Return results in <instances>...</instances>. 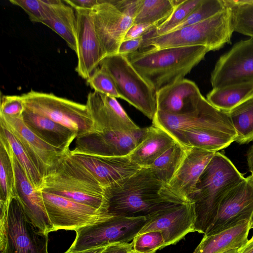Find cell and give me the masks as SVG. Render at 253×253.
<instances>
[{"mask_svg":"<svg viewBox=\"0 0 253 253\" xmlns=\"http://www.w3.org/2000/svg\"><path fill=\"white\" fill-rule=\"evenodd\" d=\"M86 81L95 91L116 98H121L112 77L101 67L96 68Z\"/></svg>","mask_w":253,"mask_h":253,"instance_id":"f35d334b","label":"cell"},{"mask_svg":"<svg viewBox=\"0 0 253 253\" xmlns=\"http://www.w3.org/2000/svg\"><path fill=\"white\" fill-rule=\"evenodd\" d=\"M203 96L193 81L182 79L156 91L157 111L182 115L194 111Z\"/></svg>","mask_w":253,"mask_h":253,"instance_id":"7402d4cb","label":"cell"},{"mask_svg":"<svg viewBox=\"0 0 253 253\" xmlns=\"http://www.w3.org/2000/svg\"><path fill=\"white\" fill-rule=\"evenodd\" d=\"M253 213V177L231 189L222 199L216 216L205 235H211L251 219Z\"/></svg>","mask_w":253,"mask_h":253,"instance_id":"2e32d148","label":"cell"},{"mask_svg":"<svg viewBox=\"0 0 253 253\" xmlns=\"http://www.w3.org/2000/svg\"><path fill=\"white\" fill-rule=\"evenodd\" d=\"M145 217L112 215L97 223L76 231V237L67 252H79L132 241L145 224Z\"/></svg>","mask_w":253,"mask_h":253,"instance_id":"30bf717a","label":"cell"},{"mask_svg":"<svg viewBox=\"0 0 253 253\" xmlns=\"http://www.w3.org/2000/svg\"><path fill=\"white\" fill-rule=\"evenodd\" d=\"M247 158L249 170L253 177V144L247 152Z\"/></svg>","mask_w":253,"mask_h":253,"instance_id":"bcb514c9","label":"cell"},{"mask_svg":"<svg viewBox=\"0 0 253 253\" xmlns=\"http://www.w3.org/2000/svg\"><path fill=\"white\" fill-rule=\"evenodd\" d=\"M75 10L78 58L75 70L81 77L87 80L99 66L102 59L101 47L94 28L92 10Z\"/></svg>","mask_w":253,"mask_h":253,"instance_id":"d6986e66","label":"cell"},{"mask_svg":"<svg viewBox=\"0 0 253 253\" xmlns=\"http://www.w3.org/2000/svg\"><path fill=\"white\" fill-rule=\"evenodd\" d=\"M69 155L88 172L104 188H111L141 169L128 156H101L81 154Z\"/></svg>","mask_w":253,"mask_h":253,"instance_id":"ac0fdd59","label":"cell"},{"mask_svg":"<svg viewBox=\"0 0 253 253\" xmlns=\"http://www.w3.org/2000/svg\"><path fill=\"white\" fill-rule=\"evenodd\" d=\"M234 138L208 129H191L182 133L177 142L187 148H196L218 152L229 146Z\"/></svg>","mask_w":253,"mask_h":253,"instance_id":"f546056e","label":"cell"},{"mask_svg":"<svg viewBox=\"0 0 253 253\" xmlns=\"http://www.w3.org/2000/svg\"><path fill=\"white\" fill-rule=\"evenodd\" d=\"M245 177L224 155L216 152L201 175L191 198L195 231L205 234L214 221L226 194Z\"/></svg>","mask_w":253,"mask_h":253,"instance_id":"3957f363","label":"cell"},{"mask_svg":"<svg viewBox=\"0 0 253 253\" xmlns=\"http://www.w3.org/2000/svg\"><path fill=\"white\" fill-rule=\"evenodd\" d=\"M232 9L234 31L253 38V0H225Z\"/></svg>","mask_w":253,"mask_h":253,"instance_id":"e575fe53","label":"cell"},{"mask_svg":"<svg viewBox=\"0 0 253 253\" xmlns=\"http://www.w3.org/2000/svg\"><path fill=\"white\" fill-rule=\"evenodd\" d=\"M9 2L23 9L32 22L42 23L44 19L47 7L45 0H10Z\"/></svg>","mask_w":253,"mask_h":253,"instance_id":"ab89813d","label":"cell"},{"mask_svg":"<svg viewBox=\"0 0 253 253\" xmlns=\"http://www.w3.org/2000/svg\"><path fill=\"white\" fill-rule=\"evenodd\" d=\"M132 251L131 243H116L106 246L101 253H131Z\"/></svg>","mask_w":253,"mask_h":253,"instance_id":"ee69618b","label":"cell"},{"mask_svg":"<svg viewBox=\"0 0 253 253\" xmlns=\"http://www.w3.org/2000/svg\"><path fill=\"white\" fill-rule=\"evenodd\" d=\"M0 133L7 140L12 153L21 166L27 178L37 190H40L43 177L37 169L26 150L11 131L0 120Z\"/></svg>","mask_w":253,"mask_h":253,"instance_id":"1f68e13d","label":"cell"},{"mask_svg":"<svg viewBox=\"0 0 253 253\" xmlns=\"http://www.w3.org/2000/svg\"><path fill=\"white\" fill-rule=\"evenodd\" d=\"M41 191L53 231L74 230L105 220L112 214L52 193Z\"/></svg>","mask_w":253,"mask_h":253,"instance_id":"4fadbf2b","label":"cell"},{"mask_svg":"<svg viewBox=\"0 0 253 253\" xmlns=\"http://www.w3.org/2000/svg\"><path fill=\"white\" fill-rule=\"evenodd\" d=\"M210 50L206 46L147 48L127 55L131 64L156 91L184 79Z\"/></svg>","mask_w":253,"mask_h":253,"instance_id":"7a4b0ae2","label":"cell"},{"mask_svg":"<svg viewBox=\"0 0 253 253\" xmlns=\"http://www.w3.org/2000/svg\"><path fill=\"white\" fill-rule=\"evenodd\" d=\"M25 110L48 118L76 132L80 136L93 130L86 105L34 90L22 95Z\"/></svg>","mask_w":253,"mask_h":253,"instance_id":"ba28073f","label":"cell"},{"mask_svg":"<svg viewBox=\"0 0 253 253\" xmlns=\"http://www.w3.org/2000/svg\"><path fill=\"white\" fill-rule=\"evenodd\" d=\"M227 7L225 0H202L188 17L169 32L206 20Z\"/></svg>","mask_w":253,"mask_h":253,"instance_id":"8d00e7d4","label":"cell"},{"mask_svg":"<svg viewBox=\"0 0 253 253\" xmlns=\"http://www.w3.org/2000/svg\"><path fill=\"white\" fill-rule=\"evenodd\" d=\"M0 120L21 143L43 177L69 153L57 149L42 140L25 125L22 118H12L0 115Z\"/></svg>","mask_w":253,"mask_h":253,"instance_id":"e0dca14e","label":"cell"},{"mask_svg":"<svg viewBox=\"0 0 253 253\" xmlns=\"http://www.w3.org/2000/svg\"><path fill=\"white\" fill-rule=\"evenodd\" d=\"M99 67L112 77L121 98L153 120L157 112L156 91L133 67L127 55L107 56L101 60Z\"/></svg>","mask_w":253,"mask_h":253,"instance_id":"52a82bcc","label":"cell"},{"mask_svg":"<svg viewBox=\"0 0 253 253\" xmlns=\"http://www.w3.org/2000/svg\"><path fill=\"white\" fill-rule=\"evenodd\" d=\"M25 110L22 95H1L0 115L12 118H20Z\"/></svg>","mask_w":253,"mask_h":253,"instance_id":"60d3db41","label":"cell"},{"mask_svg":"<svg viewBox=\"0 0 253 253\" xmlns=\"http://www.w3.org/2000/svg\"><path fill=\"white\" fill-rule=\"evenodd\" d=\"M250 227L251 229H253V213L251 219H250Z\"/></svg>","mask_w":253,"mask_h":253,"instance_id":"f907efd6","label":"cell"},{"mask_svg":"<svg viewBox=\"0 0 253 253\" xmlns=\"http://www.w3.org/2000/svg\"><path fill=\"white\" fill-rule=\"evenodd\" d=\"M148 127L130 131H92L78 136L71 154L118 157L129 155L145 137Z\"/></svg>","mask_w":253,"mask_h":253,"instance_id":"7c38bea8","label":"cell"},{"mask_svg":"<svg viewBox=\"0 0 253 253\" xmlns=\"http://www.w3.org/2000/svg\"><path fill=\"white\" fill-rule=\"evenodd\" d=\"M108 213L128 217H147L172 205L190 203L173 193L149 168L108 189Z\"/></svg>","mask_w":253,"mask_h":253,"instance_id":"6da1fadb","label":"cell"},{"mask_svg":"<svg viewBox=\"0 0 253 253\" xmlns=\"http://www.w3.org/2000/svg\"><path fill=\"white\" fill-rule=\"evenodd\" d=\"M236 132L234 141L247 144L253 140V98L227 113Z\"/></svg>","mask_w":253,"mask_h":253,"instance_id":"d6a6232c","label":"cell"},{"mask_svg":"<svg viewBox=\"0 0 253 253\" xmlns=\"http://www.w3.org/2000/svg\"><path fill=\"white\" fill-rule=\"evenodd\" d=\"M234 32L232 9L228 7L198 23L161 35L143 37L138 50L194 45L206 46L210 51L216 50L231 43Z\"/></svg>","mask_w":253,"mask_h":253,"instance_id":"5b68a950","label":"cell"},{"mask_svg":"<svg viewBox=\"0 0 253 253\" xmlns=\"http://www.w3.org/2000/svg\"><path fill=\"white\" fill-rule=\"evenodd\" d=\"M0 209L7 210L10 201L17 196L16 173L9 145L0 133Z\"/></svg>","mask_w":253,"mask_h":253,"instance_id":"83f0119b","label":"cell"},{"mask_svg":"<svg viewBox=\"0 0 253 253\" xmlns=\"http://www.w3.org/2000/svg\"><path fill=\"white\" fill-rule=\"evenodd\" d=\"M85 105L93 121V131H130L140 128L115 97L94 91L88 94Z\"/></svg>","mask_w":253,"mask_h":253,"instance_id":"ffe728a7","label":"cell"},{"mask_svg":"<svg viewBox=\"0 0 253 253\" xmlns=\"http://www.w3.org/2000/svg\"><path fill=\"white\" fill-rule=\"evenodd\" d=\"M140 0H98L92 9L102 59L118 53L121 43L133 24Z\"/></svg>","mask_w":253,"mask_h":253,"instance_id":"8992f818","label":"cell"},{"mask_svg":"<svg viewBox=\"0 0 253 253\" xmlns=\"http://www.w3.org/2000/svg\"><path fill=\"white\" fill-rule=\"evenodd\" d=\"M22 120L37 136L51 146L68 153L70 145L77 138L75 131L48 118L25 110Z\"/></svg>","mask_w":253,"mask_h":253,"instance_id":"cb8c5ba5","label":"cell"},{"mask_svg":"<svg viewBox=\"0 0 253 253\" xmlns=\"http://www.w3.org/2000/svg\"><path fill=\"white\" fill-rule=\"evenodd\" d=\"M106 247V246L100 247L79 252H66L65 253H101L104 250Z\"/></svg>","mask_w":253,"mask_h":253,"instance_id":"c3c4849f","label":"cell"},{"mask_svg":"<svg viewBox=\"0 0 253 253\" xmlns=\"http://www.w3.org/2000/svg\"><path fill=\"white\" fill-rule=\"evenodd\" d=\"M216 152L189 148L180 167L168 184L175 195L188 202L195 192L198 181Z\"/></svg>","mask_w":253,"mask_h":253,"instance_id":"44dd1931","label":"cell"},{"mask_svg":"<svg viewBox=\"0 0 253 253\" xmlns=\"http://www.w3.org/2000/svg\"><path fill=\"white\" fill-rule=\"evenodd\" d=\"M252 98L253 82H249L212 88L206 99L215 108L228 113Z\"/></svg>","mask_w":253,"mask_h":253,"instance_id":"f1b7e54d","label":"cell"},{"mask_svg":"<svg viewBox=\"0 0 253 253\" xmlns=\"http://www.w3.org/2000/svg\"><path fill=\"white\" fill-rule=\"evenodd\" d=\"M131 253H139V252H136V251H135L133 250V251H132Z\"/></svg>","mask_w":253,"mask_h":253,"instance_id":"816d5d0a","label":"cell"},{"mask_svg":"<svg viewBox=\"0 0 253 253\" xmlns=\"http://www.w3.org/2000/svg\"><path fill=\"white\" fill-rule=\"evenodd\" d=\"M210 82L213 88L253 82V38L236 43L219 57Z\"/></svg>","mask_w":253,"mask_h":253,"instance_id":"5bb4252c","label":"cell"},{"mask_svg":"<svg viewBox=\"0 0 253 253\" xmlns=\"http://www.w3.org/2000/svg\"><path fill=\"white\" fill-rule=\"evenodd\" d=\"M75 9L92 10L98 3V0H64Z\"/></svg>","mask_w":253,"mask_h":253,"instance_id":"f6af8a7d","label":"cell"},{"mask_svg":"<svg viewBox=\"0 0 253 253\" xmlns=\"http://www.w3.org/2000/svg\"><path fill=\"white\" fill-rule=\"evenodd\" d=\"M142 41L143 36L124 40L120 45L118 53L127 55L138 51L141 47Z\"/></svg>","mask_w":253,"mask_h":253,"instance_id":"b9f144b4","label":"cell"},{"mask_svg":"<svg viewBox=\"0 0 253 253\" xmlns=\"http://www.w3.org/2000/svg\"><path fill=\"white\" fill-rule=\"evenodd\" d=\"M242 248L241 249H231L226 251H225L222 253H240L241 250Z\"/></svg>","mask_w":253,"mask_h":253,"instance_id":"681fc988","label":"cell"},{"mask_svg":"<svg viewBox=\"0 0 253 253\" xmlns=\"http://www.w3.org/2000/svg\"><path fill=\"white\" fill-rule=\"evenodd\" d=\"M240 253H253V235L246 245L242 249Z\"/></svg>","mask_w":253,"mask_h":253,"instance_id":"7dc6e473","label":"cell"},{"mask_svg":"<svg viewBox=\"0 0 253 253\" xmlns=\"http://www.w3.org/2000/svg\"><path fill=\"white\" fill-rule=\"evenodd\" d=\"M153 125L166 131L176 142L185 131L190 129H209L229 135L236 134L228 114L211 104L204 96L196 110L182 115L157 112Z\"/></svg>","mask_w":253,"mask_h":253,"instance_id":"9c48e42d","label":"cell"},{"mask_svg":"<svg viewBox=\"0 0 253 253\" xmlns=\"http://www.w3.org/2000/svg\"><path fill=\"white\" fill-rule=\"evenodd\" d=\"M12 154L17 181L16 198L30 221L41 232L48 234L53 232V229L45 209L41 191L30 183L12 153Z\"/></svg>","mask_w":253,"mask_h":253,"instance_id":"603a6c76","label":"cell"},{"mask_svg":"<svg viewBox=\"0 0 253 253\" xmlns=\"http://www.w3.org/2000/svg\"><path fill=\"white\" fill-rule=\"evenodd\" d=\"M176 141L165 130L154 125L138 145L128 155L131 161L140 168H148Z\"/></svg>","mask_w":253,"mask_h":253,"instance_id":"4316f807","label":"cell"},{"mask_svg":"<svg viewBox=\"0 0 253 253\" xmlns=\"http://www.w3.org/2000/svg\"><path fill=\"white\" fill-rule=\"evenodd\" d=\"M195 213L192 202L172 205L146 217L138 234L161 232L165 247L177 243L189 233L195 232Z\"/></svg>","mask_w":253,"mask_h":253,"instance_id":"9a60e30c","label":"cell"},{"mask_svg":"<svg viewBox=\"0 0 253 253\" xmlns=\"http://www.w3.org/2000/svg\"><path fill=\"white\" fill-rule=\"evenodd\" d=\"M47 7L42 24L59 35L69 47L77 52V15L64 0H45Z\"/></svg>","mask_w":253,"mask_h":253,"instance_id":"d4e9b609","label":"cell"},{"mask_svg":"<svg viewBox=\"0 0 253 253\" xmlns=\"http://www.w3.org/2000/svg\"><path fill=\"white\" fill-rule=\"evenodd\" d=\"M131 244L134 251L141 253H155L165 247V240L160 231L137 234Z\"/></svg>","mask_w":253,"mask_h":253,"instance_id":"74e56055","label":"cell"},{"mask_svg":"<svg viewBox=\"0 0 253 253\" xmlns=\"http://www.w3.org/2000/svg\"><path fill=\"white\" fill-rule=\"evenodd\" d=\"M250 229V220H246L217 233L204 234L193 253H222L242 248L249 241Z\"/></svg>","mask_w":253,"mask_h":253,"instance_id":"484cf974","label":"cell"},{"mask_svg":"<svg viewBox=\"0 0 253 253\" xmlns=\"http://www.w3.org/2000/svg\"><path fill=\"white\" fill-rule=\"evenodd\" d=\"M156 26L155 25L149 23L133 24L127 31L124 40L142 37L149 30Z\"/></svg>","mask_w":253,"mask_h":253,"instance_id":"7bdbcfd3","label":"cell"},{"mask_svg":"<svg viewBox=\"0 0 253 253\" xmlns=\"http://www.w3.org/2000/svg\"><path fill=\"white\" fill-rule=\"evenodd\" d=\"M40 190L108 213V190L102 187L93 176L73 160L69 153L51 171L43 177Z\"/></svg>","mask_w":253,"mask_h":253,"instance_id":"277c9868","label":"cell"},{"mask_svg":"<svg viewBox=\"0 0 253 253\" xmlns=\"http://www.w3.org/2000/svg\"><path fill=\"white\" fill-rule=\"evenodd\" d=\"M201 1L176 0V5L170 16L158 26L149 30L143 37L159 36L169 32L186 19Z\"/></svg>","mask_w":253,"mask_h":253,"instance_id":"d590c367","label":"cell"},{"mask_svg":"<svg viewBox=\"0 0 253 253\" xmlns=\"http://www.w3.org/2000/svg\"><path fill=\"white\" fill-rule=\"evenodd\" d=\"M176 0H141L133 24L149 23L158 26L172 13Z\"/></svg>","mask_w":253,"mask_h":253,"instance_id":"836d02e7","label":"cell"},{"mask_svg":"<svg viewBox=\"0 0 253 253\" xmlns=\"http://www.w3.org/2000/svg\"><path fill=\"white\" fill-rule=\"evenodd\" d=\"M48 234L41 232L29 220L15 198L7 210L5 245L0 253H48Z\"/></svg>","mask_w":253,"mask_h":253,"instance_id":"8fae6325","label":"cell"},{"mask_svg":"<svg viewBox=\"0 0 253 253\" xmlns=\"http://www.w3.org/2000/svg\"><path fill=\"white\" fill-rule=\"evenodd\" d=\"M189 148L176 142L148 168L157 179L168 185L180 167Z\"/></svg>","mask_w":253,"mask_h":253,"instance_id":"4dcf8cb0","label":"cell"}]
</instances>
